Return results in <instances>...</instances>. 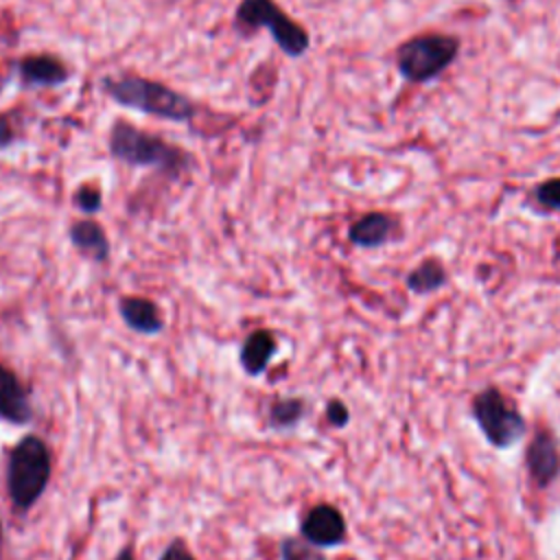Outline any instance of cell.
<instances>
[{
  "label": "cell",
  "mask_w": 560,
  "mask_h": 560,
  "mask_svg": "<svg viewBox=\"0 0 560 560\" xmlns=\"http://www.w3.org/2000/svg\"><path fill=\"white\" fill-rule=\"evenodd\" d=\"M396 230H398V221L392 214L368 212L348 228V241L361 249H376L385 245Z\"/></svg>",
  "instance_id": "11"
},
{
  "label": "cell",
  "mask_w": 560,
  "mask_h": 560,
  "mask_svg": "<svg viewBox=\"0 0 560 560\" xmlns=\"http://www.w3.org/2000/svg\"><path fill=\"white\" fill-rule=\"evenodd\" d=\"M20 138V131L15 127V122L7 116V114H0V151L13 147Z\"/></svg>",
  "instance_id": "22"
},
{
  "label": "cell",
  "mask_w": 560,
  "mask_h": 560,
  "mask_svg": "<svg viewBox=\"0 0 560 560\" xmlns=\"http://www.w3.org/2000/svg\"><path fill=\"white\" fill-rule=\"evenodd\" d=\"M72 203L79 212L92 217L103 208V192L96 184H81L74 192H72Z\"/></svg>",
  "instance_id": "18"
},
{
  "label": "cell",
  "mask_w": 560,
  "mask_h": 560,
  "mask_svg": "<svg viewBox=\"0 0 560 560\" xmlns=\"http://www.w3.org/2000/svg\"><path fill=\"white\" fill-rule=\"evenodd\" d=\"M280 560H326V556L302 536H289L280 542Z\"/></svg>",
  "instance_id": "17"
},
{
  "label": "cell",
  "mask_w": 560,
  "mask_h": 560,
  "mask_svg": "<svg viewBox=\"0 0 560 560\" xmlns=\"http://www.w3.org/2000/svg\"><path fill=\"white\" fill-rule=\"evenodd\" d=\"M348 534V525L343 514L330 505V503H317L313 505L302 523H300V536L304 540H308L311 545L319 547V549H330V547H339L346 540Z\"/></svg>",
  "instance_id": "8"
},
{
  "label": "cell",
  "mask_w": 560,
  "mask_h": 560,
  "mask_svg": "<svg viewBox=\"0 0 560 560\" xmlns=\"http://www.w3.org/2000/svg\"><path fill=\"white\" fill-rule=\"evenodd\" d=\"M114 560H136V553H133V547L131 545H127V547H122L120 551H118V556L114 558Z\"/></svg>",
  "instance_id": "23"
},
{
  "label": "cell",
  "mask_w": 560,
  "mask_h": 560,
  "mask_svg": "<svg viewBox=\"0 0 560 560\" xmlns=\"http://www.w3.org/2000/svg\"><path fill=\"white\" fill-rule=\"evenodd\" d=\"M446 280H448V276H446V269H444L442 260L427 258L407 273L405 284L411 293L427 295V293H433V291L442 289L446 284Z\"/></svg>",
  "instance_id": "15"
},
{
  "label": "cell",
  "mask_w": 560,
  "mask_h": 560,
  "mask_svg": "<svg viewBox=\"0 0 560 560\" xmlns=\"http://www.w3.org/2000/svg\"><path fill=\"white\" fill-rule=\"evenodd\" d=\"M536 201L547 210H560V177L545 179L534 190Z\"/></svg>",
  "instance_id": "19"
},
{
  "label": "cell",
  "mask_w": 560,
  "mask_h": 560,
  "mask_svg": "<svg viewBox=\"0 0 560 560\" xmlns=\"http://www.w3.org/2000/svg\"><path fill=\"white\" fill-rule=\"evenodd\" d=\"M525 468L540 486H551L560 475V451L556 438L547 429H538L525 451Z\"/></svg>",
  "instance_id": "9"
},
{
  "label": "cell",
  "mask_w": 560,
  "mask_h": 560,
  "mask_svg": "<svg viewBox=\"0 0 560 560\" xmlns=\"http://www.w3.org/2000/svg\"><path fill=\"white\" fill-rule=\"evenodd\" d=\"M306 413V405L302 398L298 396H289V398H278L269 405V424L271 429L284 431V429H293L300 424V420Z\"/></svg>",
  "instance_id": "16"
},
{
  "label": "cell",
  "mask_w": 560,
  "mask_h": 560,
  "mask_svg": "<svg viewBox=\"0 0 560 560\" xmlns=\"http://www.w3.org/2000/svg\"><path fill=\"white\" fill-rule=\"evenodd\" d=\"M52 472V459L46 442L37 435H24L7 459V492L20 512H28L44 494Z\"/></svg>",
  "instance_id": "4"
},
{
  "label": "cell",
  "mask_w": 560,
  "mask_h": 560,
  "mask_svg": "<svg viewBox=\"0 0 560 560\" xmlns=\"http://www.w3.org/2000/svg\"><path fill=\"white\" fill-rule=\"evenodd\" d=\"M326 420H328L330 427L343 429L350 422V411H348L346 402L339 400V398H330L326 402Z\"/></svg>",
  "instance_id": "20"
},
{
  "label": "cell",
  "mask_w": 560,
  "mask_h": 560,
  "mask_svg": "<svg viewBox=\"0 0 560 560\" xmlns=\"http://www.w3.org/2000/svg\"><path fill=\"white\" fill-rule=\"evenodd\" d=\"M0 418L11 424H28L33 420L31 398L13 370L0 363Z\"/></svg>",
  "instance_id": "10"
},
{
  "label": "cell",
  "mask_w": 560,
  "mask_h": 560,
  "mask_svg": "<svg viewBox=\"0 0 560 560\" xmlns=\"http://www.w3.org/2000/svg\"><path fill=\"white\" fill-rule=\"evenodd\" d=\"M68 236H70V243L72 247L96 260V262H105L109 258V252H112V245H109V238H107V232L103 230V225L94 219H77L70 223L68 228Z\"/></svg>",
  "instance_id": "14"
},
{
  "label": "cell",
  "mask_w": 560,
  "mask_h": 560,
  "mask_svg": "<svg viewBox=\"0 0 560 560\" xmlns=\"http://www.w3.org/2000/svg\"><path fill=\"white\" fill-rule=\"evenodd\" d=\"M107 153L131 168H155L179 175L192 166V155L168 138L116 118L107 131Z\"/></svg>",
  "instance_id": "2"
},
{
  "label": "cell",
  "mask_w": 560,
  "mask_h": 560,
  "mask_svg": "<svg viewBox=\"0 0 560 560\" xmlns=\"http://www.w3.org/2000/svg\"><path fill=\"white\" fill-rule=\"evenodd\" d=\"M470 413L486 442L497 451H508L516 446L527 433L525 416L494 385H488L475 394L470 402Z\"/></svg>",
  "instance_id": "5"
},
{
  "label": "cell",
  "mask_w": 560,
  "mask_h": 560,
  "mask_svg": "<svg viewBox=\"0 0 560 560\" xmlns=\"http://www.w3.org/2000/svg\"><path fill=\"white\" fill-rule=\"evenodd\" d=\"M234 31L243 37L269 31L278 50L289 59H300L311 48L308 31L276 0H238L234 9Z\"/></svg>",
  "instance_id": "3"
},
{
  "label": "cell",
  "mask_w": 560,
  "mask_h": 560,
  "mask_svg": "<svg viewBox=\"0 0 560 560\" xmlns=\"http://www.w3.org/2000/svg\"><path fill=\"white\" fill-rule=\"evenodd\" d=\"M278 352L276 335L267 328H256L249 332L241 346L238 363L247 376H260Z\"/></svg>",
  "instance_id": "13"
},
{
  "label": "cell",
  "mask_w": 560,
  "mask_h": 560,
  "mask_svg": "<svg viewBox=\"0 0 560 560\" xmlns=\"http://www.w3.org/2000/svg\"><path fill=\"white\" fill-rule=\"evenodd\" d=\"M2 549H4V529H2V523H0V560H2Z\"/></svg>",
  "instance_id": "24"
},
{
  "label": "cell",
  "mask_w": 560,
  "mask_h": 560,
  "mask_svg": "<svg viewBox=\"0 0 560 560\" xmlns=\"http://www.w3.org/2000/svg\"><path fill=\"white\" fill-rule=\"evenodd\" d=\"M101 92L120 107L171 122H190L199 114V103L173 85L136 72L107 74L98 83Z\"/></svg>",
  "instance_id": "1"
},
{
  "label": "cell",
  "mask_w": 560,
  "mask_h": 560,
  "mask_svg": "<svg viewBox=\"0 0 560 560\" xmlns=\"http://www.w3.org/2000/svg\"><path fill=\"white\" fill-rule=\"evenodd\" d=\"M459 52V39L446 33H424L402 42L396 50V68L411 83L440 77Z\"/></svg>",
  "instance_id": "6"
},
{
  "label": "cell",
  "mask_w": 560,
  "mask_h": 560,
  "mask_svg": "<svg viewBox=\"0 0 560 560\" xmlns=\"http://www.w3.org/2000/svg\"><path fill=\"white\" fill-rule=\"evenodd\" d=\"M118 313L127 328L140 335H158L164 330V319L158 304L149 298L125 295L118 302Z\"/></svg>",
  "instance_id": "12"
},
{
  "label": "cell",
  "mask_w": 560,
  "mask_h": 560,
  "mask_svg": "<svg viewBox=\"0 0 560 560\" xmlns=\"http://www.w3.org/2000/svg\"><path fill=\"white\" fill-rule=\"evenodd\" d=\"M13 68L24 90L59 88L72 79V68L55 52H26Z\"/></svg>",
  "instance_id": "7"
},
{
  "label": "cell",
  "mask_w": 560,
  "mask_h": 560,
  "mask_svg": "<svg viewBox=\"0 0 560 560\" xmlns=\"http://www.w3.org/2000/svg\"><path fill=\"white\" fill-rule=\"evenodd\" d=\"M160 560H197V558L192 556V551H190V547L186 545L184 538H173V540L164 547Z\"/></svg>",
  "instance_id": "21"
}]
</instances>
